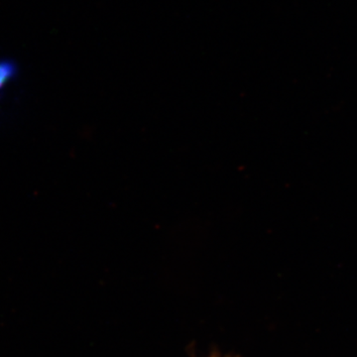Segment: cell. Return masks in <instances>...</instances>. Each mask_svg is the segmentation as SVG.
Returning <instances> with one entry per match:
<instances>
[{"label":"cell","instance_id":"obj_1","mask_svg":"<svg viewBox=\"0 0 357 357\" xmlns=\"http://www.w3.org/2000/svg\"><path fill=\"white\" fill-rule=\"evenodd\" d=\"M17 74V66L10 60H0V93Z\"/></svg>","mask_w":357,"mask_h":357}]
</instances>
